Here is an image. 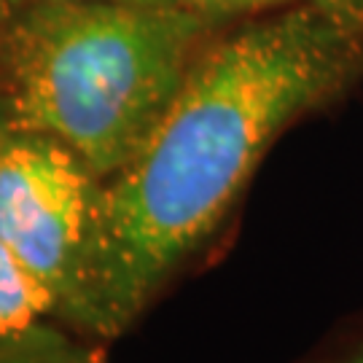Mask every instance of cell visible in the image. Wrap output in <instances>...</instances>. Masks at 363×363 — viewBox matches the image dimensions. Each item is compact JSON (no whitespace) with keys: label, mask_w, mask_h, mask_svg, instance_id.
I'll use <instances>...</instances> for the list:
<instances>
[{"label":"cell","mask_w":363,"mask_h":363,"mask_svg":"<svg viewBox=\"0 0 363 363\" xmlns=\"http://www.w3.org/2000/svg\"><path fill=\"white\" fill-rule=\"evenodd\" d=\"M350 19L328 6L250 25L196 54L124 167L100 186L81 328L116 337L229 216L283 132L350 76Z\"/></svg>","instance_id":"1"},{"label":"cell","mask_w":363,"mask_h":363,"mask_svg":"<svg viewBox=\"0 0 363 363\" xmlns=\"http://www.w3.org/2000/svg\"><path fill=\"white\" fill-rule=\"evenodd\" d=\"M210 25L178 3H33L9 35L11 124L57 138L108 181L167 111Z\"/></svg>","instance_id":"2"},{"label":"cell","mask_w":363,"mask_h":363,"mask_svg":"<svg viewBox=\"0 0 363 363\" xmlns=\"http://www.w3.org/2000/svg\"><path fill=\"white\" fill-rule=\"evenodd\" d=\"M103 181L52 135L0 127V242L81 328Z\"/></svg>","instance_id":"3"},{"label":"cell","mask_w":363,"mask_h":363,"mask_svg":"<svg viewBox=\"0 0 363 363\" xmlns=\"http://www.w3.org/2000/svg\"><path fill=\"white\" fill-rule=\"evenodd\" d=\"M46 315H57L54 294L0 242V339L22 334Z\"/></svg>","instance_id":"4"},{"label":"cell","mask_w":363,"mask_h":363,"mask_svg":"<svg viewBox=\"0 0 363 363\" xmlns=\"http://www.w3.org/2000/svg\"><path fill=\"white\" fill-rule=\"evenodd\" d=\"M0 363H103L65 334L35 323L22 334L0 339Z\"/></svg>","instance_id":"5"},{"label":"cell","mask_w":363,"mask_h":363,"mask_svg":"<svg viewBox=\"0 0 363 363\" xmlns=\"http://www.w3.org/2000/svg\"><path fill=\"white\" fill-rule=\"evenodd\" d=\"M288 0H178V6L191 9V11L218 19V16H232V13H259L277 9Z\"/></svg>","instance_id":"6"},{"label":"cell","mask_w":363,"mask_h":363,"mask_svg":"<svg viewBox=\"0 0 363 363\" xmlns=\"http://www.w3.org/2000/svg\"><path fill=\"white\" fill-rule=\"evenodd\" d=\"M323 363H363V337L358 339V342L347 345L345 350H339L337 355L325 358Z\"/></svg>","instance_id":"7"},{"label":"cell","mask_w":363,"mask_h":363,"mask_svg":"<svg viewBox=\"0 0 363 363\" xmlns=\"http://www.w3.org/2000/svg\"><path fill=\"white\" fill-rule=\"evenodd\" d=\"M33 3H62V0H13V6L25 9ZM89 3H140V6H167V3H178V0H89Z\"/></svg>","instance_id":"8"},{"label":"cell","mask_w":363,"mask_h":363,"mask_svg":"<svg viewBox=\"0 0 363 363\" xmlns=\"http://www.w3.org/2000/svg\"><path fill=\"white\" fill-rule=\"evenodd\" d=\"M323 6L334 9V11H339L342 16H347V19L363 13V0H323Z\"/></svg>","instance_id":"9"},{"label":"cell","mask_w":363,"mask_h":363,"mask_svg":"<svg viewBox=\"0 0 363 363\" xmlns=\"http://www.w3.org/2000/svg\"><path fill=\"white\" fill-rule=\"evenodd\" d=\"M13 9H16V6H13V0H0V27L11 19Z\"/></svg>","instance_id":"10"}]
</instances>
